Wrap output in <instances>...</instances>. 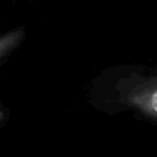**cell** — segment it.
Here are the masks:
<instances>
[{
  "instance_id": "3957f363",
  "label": "cell",
  "mask_w": 157,
  "mask_h": 157,
  "mask_svg": "<svg viewBox=\"0 0 157 157\" xmlns=\"http://www.w3.org/2000/svg\"><path fill=\"white\" fill-rule=\"evenodd\" d=\"M7 118H9V112H7V109H6L2 104H0V126L4 125V123L7 120Z\"/></svg>"
},
{
  "instance_id": "6da1fadb",
  "label": "cell",
  "mask_w": 157,
  "mask_h": 157,
  "mask_svg": "<svg viewBox=\"0 0 157 157\" xmlns=\"http://www.w3.org/2000/svg\"><path fill=\"white\" fill-rule=\"evenodd\" d=\"M86 98L101 113H130L136 119L157 124V67H108L87 85Z\"/></svg>"
},
{
  "instance_id": "7a4b0ae2",
  "label": "cell",
  "mask_w": 157,
  "mask_h": 157,
  "mask_svg": "<svg viewBox=\"0 0 157 157\" xmlns=\"http://www.w3.org/2000/svg\"><path fill=\"white\" fill-rule=\"evenodd\" d=\"M25 37L26 31L23 27L13 28L0 36V63L22 43Z\"/></svg>"
}]
</instances>
